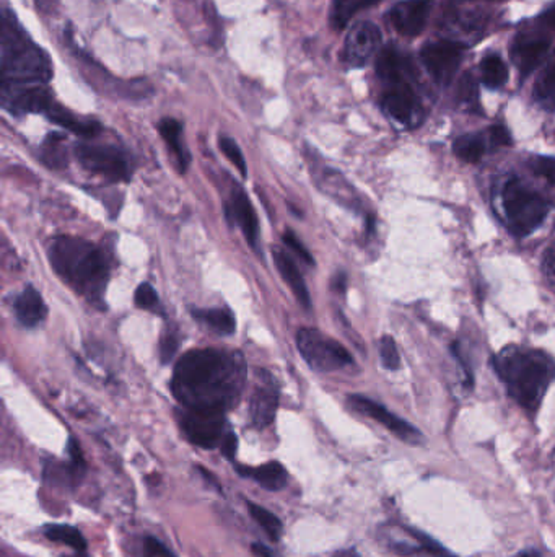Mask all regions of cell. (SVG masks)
<instances>
[{
  "label": "cell",
  "mask_w": 555,
  "mask_h": 557,
  "mask_svg": "<svg viewBox=\"0 0 555 557\" xmlns=\"http://www.w3.org/2000/svg\"><path fill=\"white\" fill-rule=\"evenodd\" d=\"M246 383V364L240 352L194 349L179 359L171 391L189 409L226 412L238 404Z\"/></svg>",
  "instance_id": "cell-1"
},
{
  "label": "cell",
  "mask_w": 555,
  "mask_h": 557,
  "mask_svg": "<svg viewBox=\"0 0 555 557\" xmlns=\"http://www.w3.org/2000/svg\"><path fill=\"white\" fill-rule=\"evenodd\" d=\"M48 254L51 266L67 285L90 303H103L110 266L97 245L77 236H57Z\"/></svg>",
  "instance_id": "cell-2"
},
{
  "label": "cell",
  "mask_w": 555,
  "mask_h": 557,
  "mask_svg": "<svg viewBox=\"0 0 555 557\" xmlns=\"http://www.w3.org/2000/svg\"><path fill=\"white\" fill-rule=\"evenodd\" d=\"M2 85H48L53 64L48 54L33 43L12 10L2 20Z\"/></svg>",
  "instance_id": "cell-3"
},
{
  "label": "cell",
  "mask_w": 555,
  "mask_h": 557,
  "mask_svg": "<svg viewBox=\"0 0 555 557\" xmlns=\"http://www.w3.org/2000/svg\"><path fill=\"white\" fill-rule=\"evenodd\" d=\"M495 365L512 396L526 409L540 406L549 383L555 377L552 360L536 351L507 349L499 354Z\"/></svg>",
  "instance_id": "cell-4"
},
{
  "label": "cell",
  "mask_w": 555,
  "mask_h": 557,
  "mask_svg": "<svg viewBox=\"0 0 555 557\" xmlns=\"http://www.w3.org/2000/svg\"><path fill=\"white\" fill-rule=\"evenodd\" d=\"M502 206L508 226L516 236L532 234L548 216V202L528 189L520 179H510L502 191Z\"/></svg>",
  "instance_id": "cell-5"
},
{
  "label": "cell",
  "mask_w": 555,
  "mask_h": 557,
  "mask_svg": "<svg viewBox=\"0 0 555 557\" xmlns=\"http://www.w3.org/2000/svg\"><path fill=\"white\" fill-rule=\"evenodd\" d=\"M73 152L81 167L90 173L100 175L113 183H124L132 178L130 157L120 147L81 142L75 146Z\"/></svg>",
  "instance_id": "cell-6"
},
{
  "label": "cell",
  "mask_w": 555,
  "mask_h": 557,
  "mask_svg": "<svg viewBox=\"0 0 555 557\" xmlns=\"http://www.w3.org/2000/svg\"><path fill=\"white\" fill-rule=\"evenodd\" d=\"M179 427L191 444L201 448H220L232 432L226 424L225 412L183 408L177 412Z\"/></svg>",
  "instance_id": "cell-7"
},
{
  "label": "cell",
  "mask_w": 555,
  "mask_h": 557,
  "mask_svg": "<svg viewBox=\"0 0 555 557\" xmlns=\"http://www.w3.org/2000/svg\"><path fill=\"white\" fill-rule=\"evenodd\" d=\"M297 348L306 364L318 371H334L354 364V359L338 341L330 340L318 330L301 328L297 332Z\"/></svg>",
  "instance_id": "cell-8"
},
{
  "label": "cell",
  "mask_w": 555,
  "mask_h": 557,
  "mask_svg": "<svg viewBox=\"0 0 555 557\" xmlns=\"http://www.w3.org/2000/svg\"><path fill=\"white\" fill-rule=\"evenodd\" d=\"M422 62L426 72L434 77L435 82L446 85L458 71L463 59V46L453 41L428 43L420 51Z\"/></svg>",
  "instance_id": "cell-9"
},
{
  "label": "cell",
  "mask_w": 555,
  "mask_h": 557,
  "mask_svg": "<svg viewBox=\"0 0 555 557\" xmlns=\"http://www.w3.org/2000/svg\"><path fill=\"white\" fill-rule=\"evenodd\" d=\"M53 103L46 85H2V105L15 116L46 114Z\"/></svg>",
  "instance_id": "cell-10"
},
{
  "label": "cell",
  "mask_w": 555,
  "mask_h": 557,
  "mask_svg": "<svg viewBox=\"0 0 555 557\" xmlns=\"http://www.w3.org/2000/svg\"><path fill=\"white\" fill-rule=\"evenodd\" d=\"M279 385L266 370L258 371L256 387L250 399V418L256 428H266L274 422L279 408Z\"/></svg>",
  "instance_id": "cell-11"
},
{
  "label": "cell",
  "mask_w": 555,
  "mask_h": 557,
  "mask_svg": "<svg viewBox=\"0 0 555 557\" xmlns=\"http://www.w3.org/2000/svg\"><path fill=\"white\" fill-rule=\"evenodd\" d=\"M347 401L354 408L355 411L362 412L363 416L377 420L381 426H385L389 432H393L396 437L404 440L406 444L414 445L422 442V436H420L417 428L412 427L411 424H407L406 420L397 418L393 412L388 411L385 406L373 401L370 398L350 395Z\"/></svg>",
  "instance_id": "cell-12"
},
{
  "label": "cell",
  "mask_w": 555,
  "mask_h": 557,
  "mask_svg": "<svg viewBox=\"0 0 555 557\" xmlns=\"http://www.w3.org/2000/svg\"><path fill=\"white\" fill-rule=\"evenodd\" d=\"M379 44H381V32L377 24L371 22L355 24L347 34L344 61L352 67H363L377 54Z\"/></svg>",
  "instance_id": "cell-13"
},
{
  "label": "cell",
  "mask_w": 555,
  "mask_h": 557,
  "mask_svg": "<svg viewBox=\"0 0 555 557\" xmlns=\"http://www.w3.org/2000/svg\"><path fill=\"white\" fill-rule=\"evenodd\" d=\"M225 216L244 235L253 250L259 251V224L256 210L242 187H234L225 204Z\"/></svg>",
  "instance_id": "cell-14"
},
{
  "label": "cell",
  "mask_w": 555,
  "mask_h": 557,
  "mask_svg": "<svg viewBox=\"0 0 555 557\" xmlns=\"http://www.w3.org/2000/svg\"><path fill=\"white\" fill-rule=\"evenodd\" d=\"M434 0H403L389 12L391 24L403 36L414 38L426 28Z\"/></svg>",
  "instance_id": "cell-15"
},
{
  "label": "cell",
  "mask_w": 555,
  "mask_h": 557,
  "mask_svg": "<svg viewBox=\"0 0 555 557\" xmlns=\"http://www.w3.org/2000/svg\"><path fill=\"white\" fill-rule=\"evenodd\" d=\"M16 320L26 328H34L43 323L48 315V308L40 292L33 285H26L14 299Z\"/></svg>",
  "instance_id": "cell-16"
},
{
  "label": "cell",
  "mask_w": 555,
  "mask_h": 557,
  "mask_svg": "<svg viewBox=\"0 0 555 557\" xmlns=\"http://www.w3.org/2000/svg\"><path fill=\"white\" fill-rule=\"evenodd\" d=\"M409 71V61L395 46H387L379 53L377 73L381 81L395 87H406Z\"/></svg>",
  "instance_id": "cell-17"
},
{
  "label": "cell",
  "mask_w": 555,
  "mask_h": 557,
  "mask_svg": "<svg viewBox=\"0 0 555 557\" xmlns=\"http://www.w3.org/2000/svg\"><path fill=\"white\" fill-rule=\"evenodd\" d=\"M273 258H274L275 266H277L279 273H281L282 279L289 285L290 291L293 292L298 303L301 307L310 308V305H311L310 292H308V287H306L305 281H303V275L298 271L297 264L293 263V259L290 258L289 253L281 250V248H274L273 250Z\"/></svg>",
  "instance_id": "cell-18"
},
{
  "label": "cell",
  "mask_w": 555,
  "mask_h": 557,
  "mask_svg": "<svg viewBox=\"0 0 555 557\" xmlns=\"http://www.w3.org/2000/svg\"><path fill=\"white\" fill-rule=\"evenodd\" d=\"M549 49V41L544 38H530V40H518L512 59L515 61L522 77H528L530 73L541 64Z\"/></svg>",
  "instance_id": "cell-19"
},
{
  "label": "cell",
  "mask_w": 555,
  "mask_h": 557,
  "mask_svg": "<svg viewBox=\"0 0 555 557\" xmlns=\"http://www.w3.org/2000/svg\"><path fill=\"white\" fill-rule=\"evenodd\" d=\"M383 108L387 113L401 124H411L417 114V100L414 97L409 85L396 87L383 98Z\"/></svg>",
  "instance_id": "cell-20"
},
{
  "label": "cell",
  "mask_w": 555,
  "mask_h": 557,
  "mask_svg": "<svg viewBox=\"0 0 555 557\" xmlns=\"http://www.w3.org/2000/svg\"><path fill=\"white\" fill-rule=\"evenodd\" d=\"M238 473L244 477H251L254 483H258L263 489L266 491H281L287 485V479H289V473L287 469L282 466L281 463L277 461H271L266 465H261L256 468H251V466H238Z\"/></svg>",
  "instance_id": "cell-21"
},
{
  "label": "cell",
  "mask_w": 555,
  "mask_h": 557,
  "mask_svg": "<svg viewBox=\"0 0 555 557\" xmlns=\"http://www.w3.org/2000/svg\"><path fill=\"white\" fill-rule=\"evenodd\" d=\"M158 130H160L161 138L171 150V154L175 155L177 168L181 173H186L189 163H191V155H189V150L185 144V138H183V124L177 120H173V118H165L158 124Z\"/></svg>",
  "instance_id": "cell-22"
},
{
  "label": "cell",
  "mask_w": 555,
  "mask_h": 557,
  "mask_svg": "<svg viewBox=\"0 0 555 557\" xmlns=\"http://www.w3.org/2000/svg\"><path fill=\"white\" fill-rule=\"evenodd\" d=\"M46 116L53 122H56L57 126L64 128V130H71L77 136L81 138H95L100 132H101V124L97 121H89V120H81V118H75L71 111H67L65 108H62L57 103H53Z\"/></svg>",
  "instance_id": "cell-23"
},
{
  "label": "cell",
  "mask_w": 555,
  "mask_h": 557,
  "mask_svg": "<svg viewBox=\"0 0 555 557\" xmlns=\"http://www.w3.org/2000/svg\"><path fill=\"white\" fill-rule=\"evenodd\" d=\"M191 313H193L194 320L206 324L207 328L222 336H230L236 330L234 316L226 308H196V310H191Z\"/></svg>",
  "instance_id": "cell-24"
},
{
  "label": "cell",
  "mask_w": 555,
  "mask_h": 557,
  "mask_svg": "<svg viewBox=\"0 0 555 557\" xmlns=\"http://www.w3.org/2000/svg\"><path fill=\"white\" fill-rule=\"evenodd\" d=\"M44 536L49 542L64 544L67 548L75 551L79 556L87 557V542L83 534L71 525L44 526Z\"/></svg>",
  "instance_id": "cell-25"
},
{
  "label": "cell",
  "mask_w": 555,
  "mask_h": 557,
  "mask_svg": "<svg viewBox=\"0 0 555 557\" xmlns=\"http://www.w3.org/2000/svg\"><path fill=\"white\" fill-rule=\"evenodd\" d=\"M378 0H334L330 24L336 30H344L357 12L370 7Z\"/></svg>",
  "instance_id": "cell-26"
},
{
  "label": "cell",
  "mask_w": 555,
  "mask_h": 557,
  "mask_svg": "<svg viewBox=\"0 0 555 557\" xmlns=\"http://www.w3.org/2000/svg\"><path fill=\"white\" fill-rule=\"evenodd\" d=\"M534 98L544 110H555V61L541 72L534 85Z\"/></svg>",
  "instance_id": "cell-27"
},
{
  "label": "cell",
  "mask_w": 555,
  "mask_h": 557,
  "mask_svg": "<svg viewBox=\"0 0 555 557\" xmlns=\"http://www.w3.org/2000/svg\"><path fill=\"white\" fill-rule=\"evenodd\" d=\"M483 83L487 89L497 90L503 87L508 81V67L497 54L483 57L481 64Z\"/></svg>",
  "instance_id": "cell-28"
},
{
  "label": "cell",
  "mask_w": 555,
  "mask_h": 557,
  "mask_svg": "<svg viewBox=\"0 0 555 557\" xmlns=\"http://www.w3.org/2000/svg\"><path fill=\"white\" fill-rule=\"evenodd\" d=\"M64 138L61 134H49L41 149V160L54 170H64L67 167V152H65Z\"/></svg>",
  "instance_id": "cell-29"
},
{
  "label": "cell",
  "mask_w": 555,
  "mask_h": 557,
  "mask_svg": "<svg viewBox=\"0 0 555 557\" xmlns=\"http://www.w3.org/2000/svg\"><path fill=\"white\" fill-rule=\"evenodd\" d=\"M248 510H250L253 520L266 532L271 542H279L281 540L283 525H282L281 520H279L275 514H273L271 510L264 509L263 505L253 504V502H248Z\"/></svg>",
  "instance_id": "cell-30"
},
{
  "label": "cell",
  "mask_w": 555,
  "mask_h": 557,
  "mask_svg": "<svg viewBox=\"0 0 555 557\" xmlns=\"http://www.w3.org/2000/svg\"><path fill=\"white\" fill-rule=\"evenodd\" d=\"M453 150L463 162L479 163L485 154V144L481 136L467 134L455 140Z\"/></svg>",
  "instance_id": "cell-31"
},
{
  "label": "cell",
  "mask_w": 555,
  "mask_h": 557,
  "mask_svg": "<svg viewBox=\"0 0 555 557\" xmlns=\"http://www.w3.org/2000/svg\"><path fill=\"white\" fill-rule=\"evenodd\" d=\"M218 147L222 150V154L225 155L226 158L230 160V163L234 165L236 170L240 171L243 178L248 177V167H246V160L242 154V149L234 142V139L226 138V136H220L218 139Z\"/></svg>",
  "instance_id": "cell-32"
},
{
  "label": "cell",
  "mask_w": 555,
  "mask_h": 557,
  "mask_svg": "<svg viewBox=\"0 0 555 557\" xmlns=\"http://www.w3.org/2000/svg\"><path fill=\"white\" fill-rule=\"evenodd\" d=\"M134 302L140 310H147V312H157L160 307V299H158V293L153 289L152 285L148 283H140L134 295Z\"/></svg>",
  "instance_id": "cell-33"
},
{
  "label": "cell",
  "mask_w": 555,
  "mask_h": 557,
  "mask_svg": "<svg viewBox=\"0 0 555 557\" xmlns=\"http://www.w3.org/2000/svg\"><path fill=\"white\" fill-rule=\"evenodd\" d=\"M379 356H381V362L387 367L388 370H397L399 369L401 357H399V351H397L395 340L391 336H385L379 342Z\"/></svg>",
  "instance_id": "cell-34"
},
{
  "label": "cell",
  "mask_w": 555,
  "mask_h": 557,
  "mask_svg": "<svg viewBox=\"0 0 555 557\" xmlns=\"http://www.w3.org/2000/svg\"><path fill=\"white\" fill-rule=\"evenodd\" d=\"M177 348H179V338H177V332L175 330H169L167 328L163 334H161L160 340V359L163 364H169L173 360V357L177 356Z\"/></svg>",
  "instance_id": "cell-35"
},
{
  "label": "cell",
  "mask_w": 555,
  "mask_h": 557,
  "mask_svg": "<svg viewBox=\"0 0 555 557\" xmlns=\"http://www.w3.org/2000/svg\"><path fill=\"white\" fill-rule=\"evenodd\" d=\"M283 243H285V246H287L290 251H293L298 258L301 259L305 264H308V266H314V259L313 256H311V253L306 250L305 245L298 238L295 232L285 230V234H283Z\"/></svg>",
  "instance_id": "cell-36"
},
{
  "label": "cell",
  "mask_w": 555,
  "mask_h": 557,
  "mask_svg": "<svg viewBox=\"0 0 555 557\" xmlns=\"http://www.w3.org/2000/svg\"><path fill=\"white\" fill-rule=\"evenodd\" d=\"M531 168L536 175L548 179L550 185H555V158L554 157H536L531 163Z\"/></svg>",
  "instance_id": "cell-37"
},
{
  "label": "cell",
  "mask_w": 555,
  "mask_h": 557,
  "mask_svg": "<svg viewBox=\"0 0 555 557\" xmlns=\"http://www.w3.org/2000/svg\"><path fill=\"white\" fill-rule=\"evenodd\" d=\"M140 557H177L175 552L167 548L160 540L157 538H147L142 546V556Z\"/></svg>",
  "instance_id": "cell-38"
},
{
  "label": "cell",
  "mask_w": 555,
  "mask_h": 557,
  "mask_svg": "<svg viewBox=\"0 0 555 557\" xmlns=\"http://www.w3.org/2000/svg\"><path fill=\"white\" fill-rule=\"evenodd\" d=\"M489 139H491L492 146L503 147L512 144V136L503 126H493L489 130Z\"/></svg>",
  "instance_id": "cell-39"
},
{
  "label": "cell",
  "mask_w": 555,
  "mask_h": 557,
  "mask_svg": "<svg viewBox=\"0 0 555 557\" xmlns=\"http://www.w3.org/2000/svg\"><path fill=\"white\" fill-rule=\"evenodd\" d=\"M236 448H238V438H236L234 430H232V432L226 436L225 442L222 444L220 450H222V453L225 455L228 460H234V455H236Z\"/></svg>",
  "instance_id": "cell-40"
},
{
  "label": "cell",
  "mask_w": 555,
  "mask_h": 557,
  "mask_svg": "<svg viewBox=\"0 0 555 557\" xmlns=\"http://www.w3.org/2000/svg\"><path fill=\"white\" fill-rule=\"evenodd\" d=\"M253 551L258 554V557H273V552L267 550L266 546L258 544V543H254V544H253Z\"/></svg>",
  "instance_id": "cell-41"
},
{
  "label": "cell",
  "mask_w": 555,
  "mask_h": 557,
  "mask_svg": "<svg viewBox=\"0 0 555 557\" xmlns=\"http://www.w3.org/2000/svg\"><path fill=\"white\" fill-rule=\"evenodd\" d=\"M346 283H347V279H346V275L344 274L338 275V277L334 279V287H336V291L338 292L346 291Z\"/></svg>",
  "instance_id": "cell-42"
},
{
  "label": "cell",
  "mask_w": 555,
  "mask_h": 557,
  "mask_svg": "<svg viewBox=\"0 0 555 557\" xmlns=\"http://www.w3.org/2000/svg\"><path fill=\"white\" fill-rule=\"evenodd\" d=\"M544 22L550 24V26H554L555 28V8L549 10L548 14L544 15Z\"/></svg>",
  "instance_id": "cell-43"
},
{
  "label": "cell",
  "mask_w": 555,
  "mask_h": 557,
  "mask_svg": "<svg viewBox=\"0 0 555 557\" xmlns=\"http://www.w3.org/2000/svg\"><path fill=\"white\" fill-rule=\"evenodd\" d=\"M520 557H538V556H536L534 552H524L523 556H520Z\"/></svg>",
  "instance_id": "cell-44"
},
{
  "label": "cell",
  "mask_w": 555,
  "mask_h": 557,
  "mask_svg": "<svg viewBox=\"0 0 555 557\" xmlns=\"http://www.w3.org/2000/svg\"><path fill=\"white\" fill-rule=\"evenodd\" d=\"M552 261H554V264H555V251H554V258H552Z\"/></svg>",
  "instance_id": "cell-45"
},
{
  "label": "cell",
  "mask_w": 555,
  "mask_h": 557,
  "mask_svg": "<svg viewBox=\"0 0 555 557\" xmlns=\"http://www.w3.org/2000/svg\"><path fill=\"white\" fill-rule=\"evenodd\" d=\"M455 2H463V0H455Z\"/></svg>",
  "instance_id": "cell-46"
}]
</instances>
